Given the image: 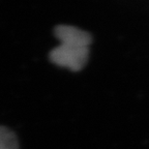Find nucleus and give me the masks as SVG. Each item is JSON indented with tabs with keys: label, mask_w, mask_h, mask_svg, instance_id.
<instances>
[{
	"label": "nucleus",
	"mask_w": 149,
	"mask_h": 149,
	"mask_svg": "<svg viewBox=\"0 0 149 149\" xmlns=\"http://www.w3.org/2000/svg\"><path fill=\"white\" fill-rule=\"evenodd\" d=\"M55 35L60 45L52 50L51 61L72 72L81 70L88 60L90 34L74 26L59 25L55 28Z\"/></svg>",
	"instance_id": "obj_1"
},
{
	"label": "nucleus",
	"mask_w": 149,
	"mask_h": 149,
	"mask_svg": "<svg viewBox=\"0 0 149 149\" xmlns=\"http://www.w3.org/2000/svg\"><path fill=\"white\" fill-rule=\"evenodd\" d=\"M0 149H19L17 137L4 126H0Z\"/></svg>",
	"instance_id": "obj_2"
}]
</instances>
